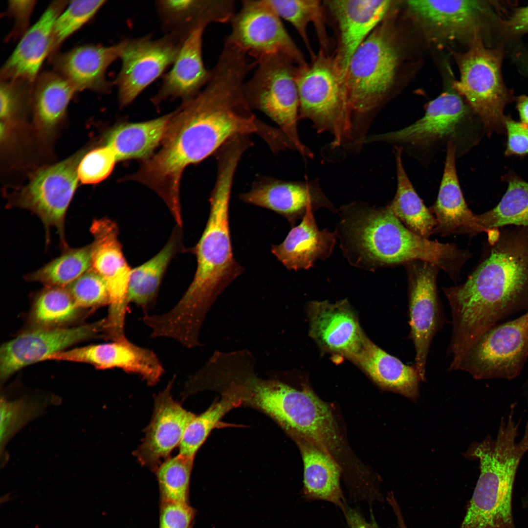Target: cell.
<instances>
[{
    "label": "cell",
    "instance_id": "cell-1",
    "mask_svg": "<svg viewBox=\"0 0 528 528\" xmlns=\"http://www.w3.org/2000/svg\"><path fill=\"white\" fill-rule=\"evenodd\" d=\"M499 231L466 282L443 289L452 332L467 343L500 321L528 310V225Z\"/></svg>",
    "mask_w": 528,
    "mask_h": 528
},
{
    "label": "cell",
    "instance_id": "cell-2",
    "mask_svg": "<svg viewBox=\"0 0 528 528\" xmlns=\"http://www.w3.org/2000/svg\"><path fill=\"white\" fill-rule=\"evenodd\" d=\"M217 165L208 219L200 239L191 250L197 263L195 275L183 296L166 313L170 323L181 330L199 329L217 297L243 271L233 256L229 223L230 199L237 165L229 159L221 160Z\"/></svg>",
    "mask_w": 528,
    "mask_h": 528
},
{
    "label": "cell",
    "instance_id": "cell-3",
    "mask_svg": "<svg viewBox=\"0 0 528 528\" xmlns=\"http://www.w3.org/2000/svg\"><path fill=\"white\" fill-rule=\"evenodd\" d=\"M511 406L501 418L496 437L488 435L471 446L468 454L479 460L480 473L459 528H516L512 511L515 479L528 452V421L517 440L521 420Z\"/></svg>",
    "mask_w": 528,
    "mask_h": 528
},
{
    "label": "cell",
    "instance_id": "cell-4",
    "mask_svg": "<svg viewBox=\"0 0 528 528\" xmlns=\"http://www.w3.org/2000/svg\"><path fill=\"white\" fill-rule=\"evenodd\" d=\"M395 9L352 54L344 78L351 106L352 137L363 141L370 123L387 102L395 84L400 48Z\"/></svg>",
    "mask_w": 528,
    "mask_h": 528
},
{
    "label": "cell",
    "instance_id": "cell-5",
    "mask_svg": "<svg viewBox=\"0 0 528 528\" xmlns=\"http://www.w3.org/2000/svg\"><path fill=\"white\" fill-rule=\"evenodd\" d=\"M481 129V121L464 98L456 90H448L430 101L424 115L413 124L368 136L364 144L391 143L427 165L449 143L455 147L457 157L468 152L480 140Z\"/></svg>",
    "mask_w": 528,
    "mask_h": 528
},
{
    "label": "cell",
    "instance_id": "cell-6",
    "mask_svg": "<svg viewBox=\"0 0 528 528\" xmlns=\"http://www.w3.org/2000/svg\"><path fill=\"white\" fill-rule=\"evenodd\" d=\"M299 120L312 123L317 133L329 132L332 148L352 144V114L344 73L333 54L319 50L311 62L298 66Z\"/></svg>",
    "mask_w": 528,
    "mask_h": 528
},
{
    "label": "cell",
    "instance_id": "cell-7",
    "mask_svg": "<svg viewBox=\"0 0 528 528\" xmlns=\"http://www.w3.org/2000/svg\"><path fill=\"white\" fill-rule=\"evenodd\" d=\"M469 42L465 52H452L460 71L454 89L480 119L488 136L504 133V110L511 96L502 76L503 51L485 47L480 36Z\"/></svg>",
    "mask_w": 528,
    "mask_h": 528
},
{
    "label": "cell",
    "instance_id": "cell-8",
    "mask_svg": "<svg viewBox=\"0 0 528 528\" xmlns=\"http://www.w3.org/2000/svg\"><path fill=\"white\" fill-rule=\"evenodd\" d=\"M257 65L253 75L243 87L249 106L275 122L302 155L312 157V152L301 142L298 131V66L280 54L265 57L259 61Z\"/></svg>",
    "mask_w": 528,
    "mask_h": 528
},
{
    "label": "cell",
    "instance_id": "cell-9",
    "mask_svg": "<svg viewBox=\"0 0 528 528\" xmlns=\"http://www.w3.org/2000/svg\"><path fill=\"white\" fill-rule=\"evenodd\" d=\"M528 358V310L497 323L482 334L464 354L458 370L476 380H512Z\"/></svg>",
    "mask_w": 528,
    "mask_h": 528
},
{
    "label": "cell",
    "instance_id": "cell-10",
    "mask_svg": "<svg viewBox=\"0 0 528 528\" xmlns=\"http://www.w3.org/2000/svg\"><path fill=\"white\" fill-rule=\"evenodd\" d=\"M241 4L230 21L231 31L225 42L257 62L280 54L298 66L308 63L268 0H243Z\"/></svg>",
    "mask_w": 528,
    "mask_h": 528
},
{
    "label": "cell",
    "instance_id": "cell-11",
    "mask_svg": "<svg viewBox=\"0 0 528 528\" xmlns=\"http://www.w3.org/2000/svg\"><path fill=\"white\" fill-rule=\"evenodd\" d=\"M408 275V338L415 350L413 364L421 381L426 379L430 349L436 333L446 323L436 284L438 268L428 262L407 263Z\"/></svg>",
    "mask_w": 528,
    "mask_h": 528
},
{
    "label": "cell",
    "instance_id": "cell-12",
    "mask_svg": "<svg viewBox=\"0 0 528 528\" xmlns=\"http://www.w3.org/2000/svg\"><path fill=\"white\" fill-rule=\"evenodd\" d=\"M121 68L114 81L122 107L132 103L160 77L175 61L184 42L165 34L153 39L151 35L120 42Z\"/></svg>",
    "mask_w": 528,
    "mask_h": 528
},
{
    "label": "cell",
    "instance_id": "cell-13",
    "mask_svg": "<svg viewBox=\"0 0 528 528\" xmlns=\"http://www.w3.org/2000/svg\"><path fill=\"white\" fill-rule=\"evenodd\" d=\"M93 237L91 268L105 281L110 304L106 317L110 330L114 333L125 332L129 304L128 291L132 268L119 240V229L113 220L103 218L93 220L90 228Z\"/></svg>",
    "mask_w": 528,
    "mask_h": 528
},
{
    "label": "cell",
    "instance_id": "cell-14",
    "mask_svg": "<svg viewBox=\"0 0 528 528\" xmlns=\"http://www.w3.org/2000/svg\"><path fill=\"white\" fill-rule=\"evenodd\" d=\"M78 157H73L38 172L20 193L14 202L17 207L37 215L46 230L55 228L63 246L68 248L65 241L64 224L66 212L79 179Z\"/></svg>",
    "mask_w": 528,
    "mask_h": 528
},
{
    "label": "cell",
    "instance_id": "cell-15",
    "mask_svg": "<svg viewBox=\"0 0 528 528\" xmlns=\"http://www.w3.org/2000/svg\"><path fill=\"white\" fill-rule=\"evenodd\" d=\"M106 320L72 328H47L21 334L3 344L0 350L1 384L18 370L46 360L52 354L87 339L105 338Z\"/></svg>",
    "mask_w": 528,
    "mask_h": 528
},
{
    "label": "cell",
    "instance_id": "cell-16",
    "mask_svg": "<svg viewBox=\"0 0 528 528\" xmlns=\"http://www.w3.org/2000/svg\"><path fill=\"white\" fill-rule=\"evenodd\" d=\"M413 19L426 37L435 42L480 35L487 13V4L480 0H413L406 1Z\"/></svg>",
    "mask_w": 528,
    "mask_h": 528
},
{
    "label": "cell",
    "instance_id": "cell-17",
    "mask_svg": "<svg viewBox=\"0 0 528 528\" xmlns=\"http://www.w3.org/2000/svg\"><path fill=\"white\" fill-rule=\"evenodd\" d=\"M390 0H324L327 18L333 24L336 36L333 52L345 73L357 47L374 28L396 8Z\"/></svg>",
    "mask_w": 528,
    "mask_h": 528
},
{
    "label": "cell",
    "instance_id": "cell-18",
    "mask_svg": "<svg viewBox=\"0 0 528 528\" xmlns=\"http://www.w3.org/2000/svg\"><path fill=\"white\" fill-rule=\"evenodd\" d=\"M175 378V376L154 396L152 419L145 429L142 442L133 452L141 465L155 472L179 445L188 425L196 415L173 398L171 390Z\"/></svg>",
    "mask_w": 528,
    "mask_h": 528
},
{
    "label": "cell",
    "instance_id": "cell-19",
    "mask_svg": "<svg viewBox=\"0 0 528 528\" xmlns=\"http://www.w3.org/2000/svg\"><path fill=\"white\" fill-rule=\"evenodd\" d=\"M50 359L86 363L101 370L120 369L139 375L150 386L156 385L164 373L154 352L135 345L126 337L109 343L63 351L52 354Z\"/></svg>",
    "mask_w": 528,
    "mask_h": 528
},
{
    "label": "cell",
    "instance_id": "cell-20",
    "mask_svg": "<svg viewBox=\"0 0 528 528\" xmlns=\"http://www.w3.org/2000/svg\"><path fill=\"white\" fill-rule=\"evenodd\" d=\"M242 201L272 210L285 217L292 225L305 215L326 208L335 212L331 202L316 180L288 181L270 177H261L251 189L239 196Z\"/></svg>",
    "mask_w": 528,
    "mask_h": 528
},
{
    "label": "cell",
    "instance_id": "cell-21",
    "mask_svg": "<svg viewBox=\"0 0 528 528\" xmlns=\"http://www.w3.org/2000/svg\"><path fill=\"white\" fill-rule=\"evenodd\" d=\"M309 335L326 352L349 360L367 338L348 302L313 301L308 306Z\"/></svg>",
    "mask_w": 528,
    "mask_h": 528
},
{
    "label": "cell",
    "instance_id": "cell-22",
    "mask_svg": "<svg viewBox=\"0 0 528 528\" xmlns=\"http://www.w3.org/2000/svg\"><path fill=\"white\" fill-rule=\"evenodd\" d=\"M120 42L110 46L87 44L50 59L54 71L67 80L77 92L89 90L105 93L111 90L113 83L106 77L109 67L119 59Z\"/></svg>",
    "mask_w": 528,
    "mask_h": 528
},
{
    "label": "cell",
    "instance_id": "cell-23",
    "mask_svg": "<svg viewBox=\"0 0 528 528\" xmlns=\"http://www.w3.org/2000/svg\"><path fill=\"white\" fill-rule=\"evenodd\" d=\"M69 1L52 2L37 22L20 39L0 70V80L34 82L47 56H50L54 22Z\"/></svg>",
    "mask_w": 528,
    "mask_h": 528
},
{
    "label": "cell",
    "instance_id": "cell-24",
    "mask_svg": "<svg viewBox=\"0 0 528 528\" xmlns=\"http://www.w3.org/2000/svg\"><path fill=\"white\" fill-rule=\"evenodd\" d=\"M204 29L195 30L184 41L171 69L164 75L159 89L152 98L154 103L158 104L168 99L188 102L209 81L212 69L205 67L202 56Z\"/></svg>",
    "mask_w": 528,
    "mask_h": 528
},
{
    "label": "cell",
    "instance_id": "cell-25",
    "mask_svg": "<svg viewBox=\"0 0 528 528\" xmlns=\"http://www.w3.org/2000/svg\"><path fill=\"white\" fill-rule=\"evenodd\" d=\"M456 158L455 147L448 144L438 197L429 209L437 221L434 233L474 235L487 233L488 230L479 224L477 215L469 209L465 201L457 173Z\"/></svg>",
    "mask_w": 528,
    "mask_h": 528
},
{
    "label": "cell",
    "instance_id": "cell-26",
    "mask_svg": "<svg viewBox=\"0 0 528 528\" xmlns=\"http://www.w3.org/2000/svg\"><path fill=\"white\" fill-rule=\"evenodd\" d=\"M154 4L165 34L182 42L199 28L230 22L235 13L232 0H159Z\"/></svg>",
    "mask_w": 528,
    "mask_h": 528
},
{
    "label": "cell",
    "instance_id": "cell-27",
    "mask_svg": "<svg viewBox=\"0 0 528 528\" xmlns=\"http://www.w3.org/2000/svg\"><path fill=\"white\" fill-rule=\"evenodd\" d=\"M313 212L308 209L284 241L271 247L273 255L289 270L309 268L317 260L328 258L332 252L336 235L327 229H319Z\"/></svg>",
    "mask_w": 528,
    "mask_h": 528
},
{
    "label": "cell",
    "instance_id": "cell-28",
    "mask_svg": "<svg viewBox=\"0 0 528 528\" xmlns=\"http://www.w3.org/2000/svg\"><path fill=\"white\" fill-rule=\"evenodd\" d=\"M351 360L381 387L413 399L418 396L421 380L414 365L405 364L368 337Z\"/></svg>",
    "mask_w": 528,
    "mask_h": 528
},
{
    "label": "cell",
    "instance_id": "cell-29",
    "mask_svg": "<svg viewBox=\"0 0 528 528\" xmlns=\"http://www.w3.org/2000/svg\"><path fill=\"white\" fill-rule=\"evenodd\" d=\"M304 463V494L309 501L323 500L346 508L340 487L341 470L331 454L314 443L295 436Z\"/></svg>",
    "mask_w": 528,
    "mask_h": 528
},
{
    "label": "cell",
    "instance_id": "cell-30",
    "mask_svg": "<svg viewBox=\"0 0 528 528\" xmlns=\"http://www.w3.org/2000/svg\"><path fill=\"white\" fill-rule=\"evenodd\" d=\"M176 225L163 247L152 258L132 268L129 285V303L146 313L155 302L164 276L172 259L183 250L182 232Z\"/></svg>",
    "mask_w": 528,
    "mask_h": 528
},
{
    "label": "cell",
    "instance_id": "cell-31",
    "mask_svg": "<svg viewBox=\"0 0 528 528\" xmlns=\"http://www.w3.org/2000/svg\"><path fill=\"white\" fill-rule=\"evenodd\" d=\"M172 113L146 122L120 125L109 134L107 146L116 160L148 156L162 142Z\"/></svg>",
    "mask_w": 528,
    "mask_h": 528
},
{
    "label": "cell",
    "instance_id": "cell-32",
    "mask_svg": "<svg viewBox=\"0 0 528 528\" xmlns=\"http://www.w3.org/2000/svg\"><path fill=\"white\" fill-rule=\"evenodd\" d=\"M60 399L45 394H23L0 396V450L1 465L8 462L5 448L9 440L22 429L43 415L51 406L57 405Z\"/></svg>",
    "mask_w": 528,
    "mask_h": 528
},
{
    "label": "cell",
    "instance_id": "cell-33",
    "mask_svg": "<svg viewBox=\"0 0 528 528\" xmlns=\"http://www.w3.org/2000/svg\"><path fill=\"white\" fill-rule=\"evenodd\" d=\"M402 152L400 148L395 147L397 189L393 200L388 206L407 228L429 239L434 233L437 221L417 194L407 175L402 159Z\"/></svg>",
    "mask_w": 528,
    "mask_h": 528
},
{
    "label": "cell",
    "instance_id": "cell-34",
    "mask_svg": "<svg viewBox=\"0 0 528 528\" xmlns=\"http://www.w3.org/2000/svg\"><path fill=\"white\" fill-rule=\"evenodd\" d=\"M281 19L290 22L301 38L311 59L315 57L307 34L310 23L313 24L320 44V50L330 54L331 39L327 32V18L323 0H268Z\"/></svg>",
    "mask_w": 528,
    "mask_h": 528
},
{
    "label": "cell",
    "instance_id": "cell-35",
    "mask_svg": "<svg viewBox=\"0 0 528 528\" xmlns=\"http://www.w3.org/2000/svg\"><path fill=\"white\" fill-rule=\"evenodd\" d=\"M77 91L55 71L40 74L34 84L32 99L37 119L45 129L53 127L65 114Z\"/></svg>",
    "mask_w": 528,
    "mask_h": 528
},
{
    "label": "cell",
    "instance_id": "cell-36",
    "mask_svg": "<svg viewBox=\"0 0 528 528\" xmlns=\"http://www.w3.org/2000/svg\"><path fill=\"white\" fill-rule=\"evenodd\" d=\"M507 190L492 209L477 215L479 224L489 230L507 225H528V182L510 171L502 176Z\"/></svg>",
    "mask_w": 528,
    "mask_h": 528
},
{
    "label": "cell",
    "instance_id": "cell-37",
    "mask_svg": "<svg viewBox=\"0 0 528 528\" xmlns=\"http://www.w3.org/2000/svg\"><path fill=\"white\" fill-rule=\"evenodd\" d=\"M91 265V247L89 244L66 249L60 256L26 275L24 278L47 286L66 287L89 269Z\"/></svg>",
    "mask_w": 528,
    "mask_h": 528
},
{
    "label": "cell",
    "instance_id": "cell-38",
    "mask_svg": "<svg viewBox=\"0 0 528 528\" xmlns=\"http://www.w3.org/2000/svg\"><path fill=\"white\" fill-rule=\"evenodd\" d=\"M241 402L232 392L224 391L222 398L190 422L179 445V454L194 459L200 447L220 418Z\"/></svg>",
    "mask_w": 528,
    "mask_h": 528
},
{
    "label": "cell",
    "instance_id": "cell-39",
    "mask_svg": "<svg viewBox=\"0 0 528 528\" xmlns=\"http://www.w3.org/2000/svg\"><path fill=\"white\" fill-rule=\"evenodd\" d=\"M79 308L66 287L47 286L35 300L33 317L43 326L59 325L74 319Z\"/></svg>",
    "mask_w": 528,
    "mask_h": 528
},
{
    "label": "cell",
    "instance_id": "cell-40",
    "mask_svg": "<svg viewBox=\"0 0 528 528\" xmlns=\"http://www.w3.org/2000/svg\"><path fill=\"white\" fill-rule=\"evenodd\" d=\"M106 2L104 0L69 1L54 22L49 58L58 53L66 39L93 18Z\"/></svg>",
    "mask_w": 528,
    "mask_h": 528
},
{
    "label": "cell",
    "instance_id": "cell-41",
    "mask_svg": "<svg viewBox=\"0 0 528 528\" xmlns=\"http://www.w3.org/2000/svg\"><path fill=\"white\" fill-rule=\"evenodd\" d=\"M193 461L178 454L158 467L155 472L165 501L186 502Z\"/></svg>",
    "mask_w": 528,
    "mask_h": 528
},
{
    "label": "cell",
    "instance_id": "cell-42",
    "mask_svg": "<svg viewBox=\"0 0 528 528\" xmlns=\"http://www.w3.org/2000/svg\"><path fill=\"white\" fill-rule=\"evenodd\" d=\"M66 287L79 308H97L109 305L107 285L91 267Z\"/></svg>",
    "mask_w": 528,
    "mask_h": 528
},
{
    "label": "cell",
    "instance_id": "cell-43",
    "mask_svg": "<svg viewBox=\"0 0 528 528\" xmlns=\"http://www.w3.org/2000/svg\"><path fill=\"white\" fill-rule=\"evenodd\" d=\"M116 161L113 152L105 146L87 154L78 166L79 179L84 184H94L105 179Z\"/></svg>",
    "mask_w": 528,
    "mask_h": 528
},
{
    "label": "cell",
    "instance_id": "cell-44",
    "mask_svg": "<svg viewBox=\"0 0 528 528\" xmlns=\"http://www.w3.org/2000/svg\"><path fill=\"white\" fill-rule=\"evenodd\" d=\"M507 142L505 155L525 156L528 155V126L521 122L505 116L504 120Z\"/></svg>",
    "mask_w": 528,
    "mask_h": 528
},
{
    "label": "cell",
    "instance_id": "cell-45",
    "mask_svg": "<svg viewBox=\"0 0 528 528\" xmlns=\"http://www.w3.org/2000/svg\"><path fill=\"white\" fill-rule=\"evenodd\" d=\"M36 2V0L8 1L5 15L13 19L14 24L7 40L21 38L29 29V21Z\"/></svg>",
    "mask_w": 528,
    "mask_h": 528
},
{
    "label": "cell",
    "instance_id": "cell-46",
    "mask_svg": "<svg viewBox=\"0 0 528 528\" xmlns=\"http://www.w3.org/2000/svg\"><path fill=\"white\" fill-rule=\"evenodd\" d=\"M193 517V509L186 502L165 501L160 528H190Z\"/></svg>",
    "mask_w": 528,
    "mask_h": 528
},
{
    "label": "cell",
    "instance_id": "cell-47",
    "mask_svg": "<svg viewBox=\"0 0 528 528\" xmlns=\"http://www.w3.org/2000/svg\"><path fill=\"white\" fill-rule=\"evenodd\" d=\"M505 31L511 36L528 33V5L516 9L503 23Z\"/></svg>",
    "mask_w": 528,
    "mask_h": 528
},
{
    "label": "cell",
    "instance_id": "cell-48",
    "mask_svg": "<svg viewBox=\"0 0 528 528\" xmlns=\"http://www.w3.org/2000/svg\"><path fill=\"white\" fill-rule=\"evenodd\" d=\"M343 512L350 528H378L374 518L368 522L358 512L347 505Z\"/></svg>",
    "mask_w": 528,
    "mask_h": 528
},
{
    "label": "cell",
    "instance_id": "cell-49",
    "mask_svg": "<svg viewBox=\"0 0 528 528\" xmlns=\"http://www.w3.org/2000/svg\"><path fill=\"white\" fill-rule=\"evenodd\" d=\"M516 108L521 122L528 126V96L522 95L517 98Z\"/></svg>",
    "mask_w": 528,
    "mask_h": 528
},
{
    "label": "cell",
    "instance_id": "cell-50",
    "mask_svg": "<svg viewBox=\"0 0 528 528\" xmlns=\"http://www.w3.org/2000/svg\"><path fill=\"white\" fill-rule=\"evenodd\" d=\"M395 496L392 495L389 497L387 501L391 506L394 512L398 524L399 528H408L405 522L399 505Z\"/></svg>",
    "mask_w": 528,
    "mask_h": 528
},
{
    "label": "cell",
    "instance_id": "cell-51",
    "mask_svg": "<svg viewBox=\"0 0 528 528\" xmlns=\"http://www.w3.org/2000/svg\"><path fill=\"white\" fill-rule=\"evenodd\" d=\"M526 386H527V388H528V379H527V382H526Z\"/></svg>",
    "mask_w": 528,
    "mask_h": 528
},
{
    "label": "cell",
    "instance_id": "cell-52",
    "mask_svg": "<svg viewBox=\"0 0 528 528\" xmlns=\"http://www.w3.org/2000/svg\"><path fill=\"white\" fill-rule=\"evenodd\" d=\"M527 64H526V68H527V71H528V61H527Z\"/></svg>",
    "mask_w": 528,
    "mask_h": 528
}]
</instances>
